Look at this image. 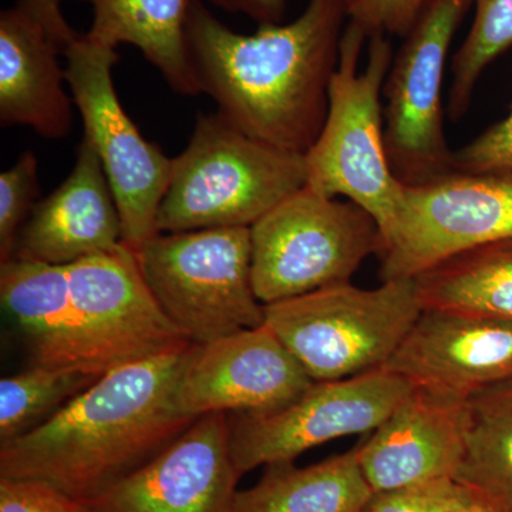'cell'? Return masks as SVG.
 Returning <instances> with one entry per match:
<instances>
[{
    "mask_svg": "<svg viewBox=\"0 0 512 512\" xmlns=\"http://www.w3.org/2000/svg\"><path fill=\"white\" fill-rule=\"evenodd\" d=\"M413 383L386 369L349 379L313 382L295 402L265 414L229 416L231 453L241 476L295 461L305 451L372 433L409 396Z\"/></svg>",
    "mask_w": 512,
    "mask_h": 512,
    "instance_id": "cell-11",
    "label": "cell"
},
{
    "mask_svg": "<svg viewBox=\"0 0 512 512\" xmlns=\"http://www.w3.org/2000/svg\"><path fill=\"white\" fill-rule=\"evenodd\" d=\"M66 83L116 198L123 244L137 252L158 234L157 215L173 174V158L150 143L121 106L113 83L119 55L79 35L67 46Z\"/></svg>",
    "mask_w": 512,
    "mask_h": 512,
    "instance_id": "cell-8",
    "label": "cell"
},
{
    "mask_svg": "<svg viewBox=\"0 0 512 512\" xmlns=\"http://www.w3.org/2000/svg\"><path fill=\"white\" fill-rule=\"evenodd\" d=\"M0 301L25 338L30 366L106 375L74 311L66 266L13 256L0 264Z\"/></svg>",
    "mask_w": 512,
    "mask_h": 512,
    "instance_id": "cell-19",
    "label": "cell"
},
{
    "mask_svg": "<svg viewBox=\"0 0 512 512\" xmlns=\"http://www.w3.org/2000/svg\"><path fill=\"white\" fill-rule=\"evenodd\" d=\"M123 242L116 198L92 143L83 137L72 173L35 210L16 245V258L70 265Z\"/></svg>",
    "mask_w": 512,
    "mask_h": 512,
    "instance_id": "cell-17",
    "label": "cell"
},
{
    "mask_svg": "<svg viewBox=\"0 0 512 512\" xmlns=\"http://www.w3.org/2000/svg\"><path fill=\"white\" fill-rule=\"evenodd\" d=\"M453 167L458 173H512V110L504 120L454 150Z\"/></svg>",
    "mask_w": 512,
    "mask_h": 512,
    "instance_id": "cell-28",
    "label": "cell"
},
{
    "mask_svg": "<svg viewBox=\"0 0 512 512\" xmlns=\"http://www.w3.org/2000/svg\"><path fill=\"white\" fill-rule=\"evenodd\" d=\"M312 383L264 323L192 346L178 384V404L192 419L208 413H272L295 402Z\"/></svg>",
    "mask_w": 512,
    "mask_h": 512,
    "instance_id": "cell-13",
    "label": "cell"
},
{
    "mask_svg": "<svg viewBox=\"0 0 512 512\" xmlns=\"http://www.w3.org/2000/svg\"><path fill=\"white\" fill-rule=\"evenodd\" d=\"M212 5L229 13H241L258 26L281 25L288 0H210Z\"/></svg>",
    "mask_w": 512,
    "mask_h": 512,
    "instance_id": "cell-31",
    "label": "cell"
},
{
    "mask_svg": "<svg viewBox=\"0 0 512 512\" xmlns=\"http://www.w3.org/2000/svg\"><path fill=\"white\" fill-rule=\"evenodd\" d=\"M18 3L35 13L63 45H69L79 36L64 19L60 10V0H18Z\"/></svg>",
    "mask_w": 512,
    "mask_h": 512,
    "instance_id": "cell-32",
    "label": "cell"
},
{
    "mask_svg": "<svg viewBox=\"0 0 512 512\" xmlns=\"http://www.w3.org/2000/svg\"><path fill=\"white\" fill-rule=\"evenodd\" d=\"M393 56L389 36L367 39L348 20L329 86L328 116L305 154L306 185L325 197L342 195L369 212L382 231L383 245L403 191L384 144L383 87Z\"/></svg>",
    "mask_w": 512,
    "mask_h": 512,
    "instance_id": "cell-3",
    "label": "cell"
},
{
    "mask_svg": "<svg viewBox=\"0 0 512 512\" xmlns=\"http://www.w3.org/2000/svg\"><path fill=\"white\" fill-rule=\"evenodd\" d=\"M99 375L30 366L0 382V444L25 436L56 416Z\"/></svg>",
    "mask_w": 512,
    "mask_h": 512,
    "instance_id": "cell-24",
    "label": "cell"
},
{
    "mask_svg": "<svg viewBox=\"0 0 512 512\" xmlns=\"http://www.w3.org/2000/svg\"><path fill=\"white\" fill-rule=\"evenodd\" d=\"M467 399L414 386L409 396L359 444V461L373 491L454 480L467 429Z\"/></svg>",
    "mask_w": 512,
    "mask_h": 512,
    "instance_id": "cell-16",
    "label": "cell"
},
{
    "mask_svg": "<svg viewBox=\"0 0 512 512\" xmlns=\"http://www.w3.org/2000/svg\"><path fill=\"white\" fill-rule=\"evenodd\" d=\"M413 279L423 309L512 320V238L451 256Z\"/></svg>",
    "mask_w": 512,
    "mask_h": 512,
    "instance_id": "cell-22",
    "label": "cell"
},
{
    "mask_svg": "<svg viewBox=\"0 0 512 512\" xmlns=\"http://www.w3.org/2000/svg\"><path fill=\"white\" fill-rule=\"evenodd\" d=\"M66 47L35 13L16 3L0 15V123L59 140L72 127V97L59 56Z\"/></svg>",
    "mask_w": 512,
    "mask_h": 512,
    "instance_id": "cell-18",
    "label": "cell"
},
{
    "mask_svg": "<svg viewBox=\"0 0 512 512\" xmlns=\"http://www.w3.org/2000/svg\"><path fill=\"white\" fill-rule=\"evenodd\" d=\"M512 238V173H450L404 185L384 238L382 282L413 279L470 249Z\"/></svg>",
    "mask_w": 512,
    "mask_h": 512,
    "instance_id": "cell-10",
    "label": "cell"
},
{
    "mask_svg": "<svg viewBox=\"0 0 512 512\" xmlns=\"http://www.w3.org/2000/svg\"><path fill=\"white\" fill-rule=\"evenodd\" d=\"M40 197L39 170L33 151H25L0 175V264L13 258L20 232Z\"/></svg>",
    "mask_w": 512,
    "mask_h": 512,
    "instance_id": "cell-26",
    "label": "cell"
},
{
    "mask_svg": "<svg viewBox=\"0 0 512 512\" xmlns=\"http://www.w3.org/2000/svg\"><path fill=\"white\" fill-rule=\"evenodd\" d=\"M384 369L461 397L510 383L512 320L423 309Z\"/></svg>",
    "mask_w": 512,
    "mask_h": 512,
    "instance_id": "cell-15",
    "label": "cell"
},
{
    "mask_svg": "<svg viewBox=\"0 0 512 512\" xmlns=\"http://www.w3.org/2000/svg\"><path fill=\"white\" fill-rule=\"evenodd\" d=\"M308 183L305 154L279 150L221 113L197 116L157 215L158 232L251 228Z\"/></svg>",
    "mask_w": 512,
    "mask_h": 512,
    "instance_id": "cell-4",
    "label": "cell"
},
{
    "mask_svg": "<svg viewBox=\"0 0 512 512\" xmlns=\"http://www.w3.org/2000/svg\"><path fill=\"white\" fill-rule=\"evenodd\" d=\"M423 312L414 279L329 286L265 305V325L313 382L384 369Z\"/></svg>",
    "mask_w": 512,
    "mask_h": 512,
    "instance_id": "cell-5",
    "label": "cell"
},
{
    "mask_svg": "<svg viewBox=\"0 0 512 512\" xmlns=\"http://www.w3.org/2000/svg\"><path fill=\"white\" fill-rule=\"evenodd\" d=\"M476 501L473 494L450 478L373 491L362 512H448Z\"/></svg>",
    "mask_w": 512,
    "mask_h": 512,
    "instance_id": "cell-27",
    "label": "cell"
},
{
    "mask_svg": "<svg viewBox=\"0 0 512 512\" xmlns=\"http://www.w3.org/2000/svg\"><path fill=\"white\" fill-rule=\"evenodd\" d=\"M473 6L471 28L451 60L447 113L454 121L466 116L484 70L512 47V0H473Z\"/></svg>",
    "mask_w": 512,
    "mask_h": 512,
    "instance_id": "cell-25",
    "label": "cell"
},
{
    "mask_svg": "<svg viewBox=\"0 0 512 512\" xmlns=\"http://www.w3.org/2000/svg\"><path fill=\"white\" fill-rule=\"evenodd\" d=\"M252 282L264 305L349 284L370 255L382 254L375 218L352 201L305 185L251 227Z\"/></svg>",
    "mask_w": 512,
    "mask_h": 512,
    "instance_id": "cell-7",
    "label": "cell"
},
{
    "mask_svg": "<svg viewBox=\"0 0 512 512\" xmlns=\"http://www.w3.org/2000/svg\"><path fill=\"white\" fill-rule=\"evenodd\" d=\"M448 512H491L487 507H484L483 504L478 503V501H473V503L461 505V507L454 508V510Z\"/></svg>",
    "mask_w": 512,
    "mask_h": 512,
    "instance_id": "cell-33",
    "label": "cell"
},
{
    "mask_svg": "<svg viewBox=\"0 0 512 512\" xmlns=\"http://www.w3.org/2000/svg\"><path fill=\"white\" fill-rule=\"evenodd\" d=\"M346 20L348 0H309L288 25L241 35L192 0L185 35L201 93L255 140L308 153L328 116Z\"/></svg>",
    "mask_w": 512,
    "mask_h": 512,
    "instance_id": "cell-1",
    "label": "cell"
},
{
    "mask_svg": "<svg viewBox=\"0 0 512 512\" xmlns=\"http://www.w3.org/2000/svg\"><path fill=\"white\" fill-rule=\"evenodd\" d=\"M66 269L74 311L107 372L192 345L158 305L136 252L123 242Z\"/></svg>",
    "mask_w": 512,
    "mask_h": 512,
    "instance_id": "cell-12",
    "label": "cell"
},
{
    "mask_svg": "<svg viewBox=\"0 0 512 512\" xmlns=\"http://www.w3.org/2000/svg\"><path fill=\"white\" fill-rule=\"evenodd\" d=\"M241 474L227 413L198 417L146 466L87 501L97 512H235Z\"/></svg>",
    "mask_w": 512,
    "mask_h": 512,
    "instance_id": "cell-14",
    "label": "cell"
},
{
    "mask_svg": "<svg viewBox=\"0 0 512 512\" xmlns=\"http://www.w3.org/2000/svg\"><path fill=\"white\" fill-rule=\"evenodd\" d=\"M454 481L491 512H512V382L468 397L466 444Z\"/></svg>",
    "mask_w": 512,
    "mask_h": 512,
    "instance_id": "cell-23",
    "label": "cell"
},
{
    "mask_svg": "<svg viewBox=\"0 0 512 512\" xmlns=\"http://www.w3.org/2000/svg\"><path fill=\"white\" fill-rule=\"evenodd\" d=\"M192 346L110 370L45 424L0 444V478L87 503L136 473L197 420L178 404Z\"/></svg>",
    "mask_w": 512,
    "mask_h": 512,
    "instance_id": "cell-2",
    "label": "cell"
},
{
    "mask_svg": "<svg viewBox=\"0 0 512 512\" xmlns=\"http://www.w3.org/2000/svg\"><path fill=\"white\" fill-rule=\"evenodd\" d=\"M427 0H348L349 22L367 39L373 35L404 37L413 28Z\"/></svg>",
    "mask_w": 512,
    "mask_h": 512,
    "instance_id": "cell-29",
    "label": "cell"
},
{
    "mask_svg": "<svg viewBox=\"0 0 512 512\" xmlns=\"http://www.w3.org/2000/svg\"><path fill=\"white\" fill-rule=\"evenodd\" d=\"M89 3L93 42L116 49L137 47L175 93L195 96L200 83L188 55V13L192 0H72Z\"/></svg>",
    "mask_w": 512,
    "mask_h": 512,
    "instance_id": "cell-20",
    "label": "cell"
},
{
    "mask_svg": "<svg viewBox=\"0 0 512 512\" xmlns=\"http://www.w3.org/2000/svg\"><path fill=\"white\" fill-rule=\"evenodd\" d=\"M0 512H97L40 481L0 478Z\"/></svg>",
    "mask_w": 512,
    "mask_h": 512,
    "instance_id": "cell-30",
    "label": "cell"
},
{
    "mask_svg": "<svg viewBox=\"0 0 512 512\" xmlns=\"http://www.w3.org/2000/svg\"><path fill=\"white\" fill-rule=\"evenodd\" d=\"M473 0H427L393 56L383 87L384 144L397 180L430 183L454 173L444 133L448 52Z\"/></svg>",
    "mask_w": 512,
    "mask_h": 512,
    "instance_id": "cell-9",
    "label": "cell"
},
{
    "mask_svg": "<svg viewBox=\"0 0 512 512\" xmlns=\"http://www.w3.org/2000/svg\"><path fill=\"white\" fill-rule=\"evenodd\" d=\"M136 255L158 305L195 345L264 325L251 228L158 232Z\"/></svg>",
    "mask_w": 512,
    "mask_h": 512,
    "instance_id": "cell-6",
    "label": "cell"
},
{
    "mask_svg": "<svg viewBox=\"0 0 512 512\" xmlns=\"http://www.w3.org/2000/svg\"><path fill=\"white\" fill-rule=\"evenodd\" d=\"M372 494L356 446L309 467L269 464L254 487L239 491L235 512H362Z\"/></svg>",
    "mask_w": 512,
    "mask_h": 512,
    "instance_id": "cell-21",
    "label": "cell"
}]
</instances>
